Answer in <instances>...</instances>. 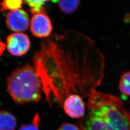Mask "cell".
<instances>
[{
  "label": "cell",
  "mask_w": 130,
  "mask_h": 130,
  "mask_svg": "<svg viewBox=\"0 0 130 130\" xmlns=\"http://www.w3.org/2000/svg\"><path fill=\"white\" fill-rule=\"evenodd\" d=\"M47 102L63 107L72 95L88 98L102 83L105 56L93 40L68 30L42 40L33 57Z\"/></svg>",
  "instance_id": "cell-1"
},
{
  "label": "cell",
  "mask_w": 130,
  "mask_h": 130,
  "mask_svg": "<svg viewBox=\"0 0 130 130\" xmlns=\"http://www.w3.org/2000/svg\"><path fill=\"white\" fill-rule=\"evenodd\" d=\"M87 107L80 130H130V115L120 98L95 90L88 98Z\"/></svg>",
  "instance_id": "cell-2"
},
{
  "label": "cell",
  "mask_w": 130,
  "mask_h": 130,
  "mask_svg": "<svg viewBox=\"0 0 130 130\" xmlns=\"http://www.w3.org/2000/svg\"><path fill=\"white\" fill-rule=\"evenodd\" d=\"M42 91L41 80L34 68L29 64L14 70L7 78V92L18 104L37 102Z\"/></svg>",
  "instance_id": "cell-3"
},
{
  "label": "cell",
  "mask_w": 130,
  "mask_h": 130,
  "mask_svg": "<svg viewBox=\"0 0 130 130\" xmlns=\"http://www.w3.org/2000/svg\"><path fill=\"white\" fill-rule=\"evenodd\" d=\"M6 47L10 54L14 56H22L29 50L30 42L28 36L23 33H14L6 39Z\"/></svg>",
  "instance_id": "cell-4"
},
{
  "label": "cell",
  "mask_w": 130,
  "mask_h": 130,
  "mask_svg": "<svg viewBox=\"0 0 130 130\" xmlns=\"http://www.w3.org/2000/svg\"><path fill=\"white\" fill-rule=\"evenodd\" d=\"M53 30L51 21L46 13L34 14L30 22L33 35L39 38L49 37Z\"/></svg>",
  "instance_id": "cell-5"
},
{
  "label": "cell",
  "mask_w": 130,
  "mask_h": 130,
  "mask_svg": "<svg viewBox=\"0 0 130 130\" xmlns=\"http://www.w3.org/2000/svg\"><path fill=\"white\" fill-rule=\"evenodd\" d=\"M6 24L11 30L18 32L26 31L29 26L28 14L21 9L11 11L7 15Z\"/></svg>",
  "instance_id": "cell-6"
},
{
  "label": "cell",
  "mask_w": 130,
  "mask_h": 130,
  "mask_svg": "<svg viewBox=\"0 0 130 130\" xmlns=\"http://www.w3.org/2000/svg\"><path fill=\"white\" fill-rule=\"evenodd\" d=\"M85 104L82 98L78 95H72L67 98L63 108L66 114L72 118L83 117L85 112Z\"/></svg>",
  "instance_id": "cell-7"
},
{
  "label": "cell",
  "mask_w": 130,
  "mask_h": 130,
  "mask_svg": "<svg viewBox=\"0 0 130 130\" xmlns=\"http://www.w3.org/2000/svg\"><path fill=\"white\" fill-rule=\"evenodd\" d=\"M17 119L14 115L6 111H0V130H14Z\"/></svg>",
  "instance_id": "cell-8"
},
{
  "label": "cell",
  "mask_w": 130,
  "mask_h": 130,
  "mask_svg": "<svg viewBox=\"0 0 130 130\" xmlns=\"http://www.w3.org/2000/svg\"><path fill=\"white\" fill-rule=\"evenodd\" d=\"M56 3L62 12L66 14H71L75 12L80 5L79 1H57Z\"/></svg>",
  "instance_id": "cell-9"
},
{
  "label": "cell",
  "mask_w": 130,
  "mask_h": 130,
  "mask_svg": "<svg viewBox=\"0 0 130 130\" xmlns=\"http://www.w3.org/2000/svg\"><path fill=\"white\" fill-rule=\"evenodd\" d=\"M47 2V1L27 0L24 1L23 2L30 7V12L33 14H35L40 13L46 14V11L43 6V5Z\"/></svg>",
  "instance_id": "cell-10"
},
{
  "label": "cell",
  "mask_w": 130,
  "mask_h": 130,
  "mask_svg": "<svg viewBox=\"0 0 130 130\" xmlns=\"http://www.w3.org/2000/svg\"><path fill=\"white\" fill-rule=\"evenodd\" d=\"M119 89L126 96H130V71H127L122 75L119 83Z\"/></svg>",
  "instance_id": "cell-11"
},
{
  "label": "cell",
  "mask_w": 130,
  "mask_h": 130,
  "mask_svg": "<svg viewBox=\"0 0 130 130\" xmlns=\"http://www.w3.org/2000/svg\"><path fill=\"white\" fill-rule=\"evenodd\" d=\"M23 1L21 0H5L1 3V10H10L11 11L20 9Z\"/></svg>",
  "instance_id": "cell-12"
},
{
  "label": "cell",
  "mask_w": 130,
  "mask_h": 130,
  "mask_svg": "<svg viewBox=\"0 0 130 130\" xmlns=\"http://www.w3.org/2000/svg\"><path fill=\"white\" fill-rule=\"evenodd\" d=\"M40 123V117L37 113L33 119L32 121L30 124L22 125L19 130H39V124Z\"/></svg>",
  "instance_id": "cell-13"
},
{
  "label": "cell",
  "mask_w": 130,
  "mask_h": 130,
  "mask_svg": "<svg viewBox=\"0 0 130 130\" xmlns=\"http://www.w3.org/2000/svg\"><path fill=\"white\" fill-rule=\"evenodd\" d=\"M57 130H80V128L74 124L64 123L59 127Z\"/></svg>",
  "instance_id": "cell-14"
},
{
  "label": "cell",
  "mask_w": 130,
  "mask_h": 130,
  "mask_svg": "<svg viewBox=\"0 0 130 130\" xmlns=\"http://www.w3.org/2000/svg\"><path fill=\"white\" fill-rule=\"evenodd\" d=\"M5 43L1 41L0 39V56L3 54V52L5 51Z\"/></svg>",
  "instance_id": "cell-15"
},
{
  "label": "cell",
  "mask_w": 130,
  "mask_h": 130,
  "mask_svg": "<svg viewBox=\"0 0 130 130\" xmlns=\"http://www.w3.org/2000/svg\"></svg>",
  "instance_id": "cell-16"
}]
</instances>
